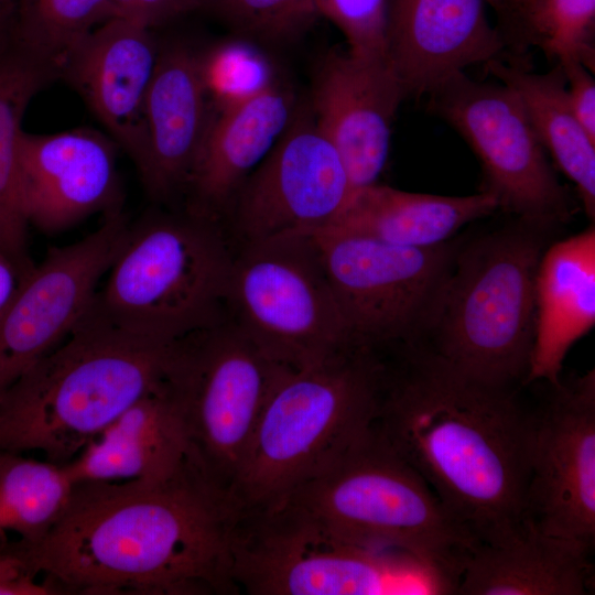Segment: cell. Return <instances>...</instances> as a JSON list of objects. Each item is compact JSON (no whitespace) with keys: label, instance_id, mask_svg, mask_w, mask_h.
Segmentation results:
<instances>
[{"label":"cell","instance_id":"cell-23","mask_svg":"<svg viewBox=\"0 0 595 595\" xmlns=\"http://www.w3.org/2000/svg\"><path fill=\"white\" fill-rule=\"evenodd\" d=\"M595 324V228L554 242L536 282V329L524 385L556 383L571 347Z\"/></svg>","mask_w":595,"mask_h":595},{"label":"cell","instance_id":"cell-36","mask_svg":"<svg viewBox=\"0 0 595 595\" xmlns=\"http://www.w3.org/2000/svg\"><path fill=\"white\" fill-rule=\"evenodd\" d=\"M117 17L150 29L202 9V0H109Z\"/></svg>","mask_w":595,"mask_h":595},{"label":"cell","instance_id":"cell-16","mask_svg":"<svg viewBox=\"0 0 595 595\" xmlns=\"http://www.w3.org/2000/svg\"><path fill=\"white\" fill-rule=\"evenodd\" d=\"M118 149L107 133L88 128L46 134L22 130L20 190L29 225L57 232L90 215L121 209Z\"/></svg>","mask_w":595,"mask_h":595},{"label":"cell","instance_id":"cell-15","mask_svg":"<svg viewBox=\"0 0 595 595\" xmlns=\"http://www.w3.org/2000/svg\"><path fill=\"white\" fill-rule=\"evenodd\" d=\"M533 409L524 523L589 550L595 541V371L556 383Z\"/></svg>","mask_w":595,"mask_h":595},{"label":"cell","instance_id":"cell-32","mask_svg":"<svg viewBox=\"0 0 595 595\" xmlns=\"http://www.w3.org/2000/svg\"><path fill=\"white\" fill-rule=\"evenodd\" d=\"M246 39L218 43L198 53L213 109L251 96L275 83L267 57Z\"/></svg>","mask_w":595,"mask_h":595},{"label":"cell","instance_id":"cell-3","mask_svg":"<svg viewBox=\"0 0 595 595\" xmlns=\"http://www.w3.org/2000/svg\"><path fill=\"white\" fill-rule=\"evenodd\" d=\"M173 343L87 313L0 397V451H39L50 462L68 463L132 403L166 383Z\"/></svg>","mask_w":595,"mask_h":595},{"label":"cell","instance_id":"cell-34","mask_svg":"<svg viewBox=\"0 0 595 595\" xmlns=\"http://www.w3.org/2000/svg\"><path fill=\"white\" fill-rule=\"evenodd\" d=\"M542 0H485L495 12L508 58L528 64L524 55L530 46V25Z\"/></svg>","mask_w":595,"mask_h":595},{"label":"cell","instance_id":"cell-10","mask_svg":"<svg viewBox=\"0 0 595 595\" xmlns=\"http://www.w3.org/2000/svg\"><path fill=\"white\" fill-rule=\"evenodd\" d=\"M227 316L289 369L359 345L349 334L313 236H281L236 249Z\"/></svg>","mask_w":595,"mask_h":595},{"label":"cell","instance_id":"cell-33","mask_svg":"<svg viewBox=\"0 0 595 595\" xmlns=\"http://www.w3.org/2000/svg\"><path fill=\"white\" fill-rule=\"evenodd\" d=\"M321 17L344 35L358 56L386 58L387 0H316Z\"/></svg>","mask_w":595,"mask_h":595},{"label":"cell","instance_id":"cell-37","mask_svg":"<svg viewBox=\"0 0 595 595\" xmlns=\"http://www.w3.org/2000/svg\"><path fill=\"white\" fill-rule=\"evenodd\" d=\"M566 80V94L571 109L588 136L595 140V80L582 63H559Z\"/></svg>","mask_w":595,"mask_h":595},{"label":"cell","instance_id":"cell-11","mask_svg":"<svg viewBox=\"0 0 595 595\" xmlns=\"http://www.w3.org/2000/svg\"><path fill=\"white\" fill-rule=\"evenodd\" d=\"M311 236L356 344L386 349L426 336L454 263L453 245L405 247L327 231Z\"/></svg>","mask_w":595,"mask_h":595},{"label":"cell","instance_id":"cell-9","mask_svg":"<svg viewBox=\"0 0 595 595\" xmlns=\"http://www.w3.org/2000/svg\"><path fill=\"white\" fill-rule=\"evenodd\" d=\"M286 369L228 317L173 343L170 393L195 461L228 497L261 411Z\"/></svg>","mask_w":595,"mask_h":595},{"label":"cell","instance_id":"cell-26","mask_svg":"<svg viewBox=\"0 0 595 595\" xmlns=\"http://www.w3.org/2000/svg\"><path fill=\"white\" fill-rule=\"evenodd\" d=\"M485 66L518 96L547 154L574 184L584 212L594 220L595 140L571 109L561 65L536 73L529 64L496 58Z\"/></svg>","mask_w":595,"mask_h":595},{"label":"cell","instance_id":"cell-19","mask_svg":"<svg viewBox=\"0 0 595 595\" xmlns=\"http://www.w3.org/2000/svg\"><path fill=\"white\" fill-rule=\"evenodd\" d=\"M385 53L407 96L422 97L506 48L485 0H387Z\"/></svg>","mask_w":595,"mask_h":595},{"label":"cell","instance_id":"cell-25","mask_svg":"<svg viewBox=\"0 0 595 595\" xmlns=\"http://www.w3.org/2000/svg\"><path fill=\"white\" fill-rule=\"evenodd\" d=\"M497 209L496 198L485 191L446 196L375 183L353 190L336 218L320 231L359 235L405 247H435L448 242L464 225Z\"/></svg>","mask_w":595,"mask_h":595},{"label":"cell","instance_id":"cell-2","mask_svg":"<svg viewBox=\"0 0 595 595\" xmlns=\"http://www.w3.org/2000/svg\"><path fill=\"white\" fill-rule=\"evenodd\" d=\"M386 358L372 430L479 544L524 527L533 409L516 388L469 377L420 345Z\"/></svg>","mask_w":595,"mask_h":595},{"label":"cell","instance_id":"cell-1","mask_svg":"<svg viewBox=\"0 0 595 595\" xmlns=\"http://www.w3.org/2000/svg\"><path fill=\"white\" fill-rule=\"evenodd\" d=\"M236 512L197 463L160 480L76 483L56 524L22 547L57 594H236Z\"/></svg>","mask_w":595,"mask_h":595},{"label":"cell","instance_id":"cell-18","mask_svg":"<svg viewBox=\"0 0 595 595\" xmlns=\"http://www.w3.org/2000/svg\"><path fill=\"white\" fill-rule=\"evenodd\" d=\"M151 30L112 18L74 48L60 74L82 96L138 173L145 162V100L160 53Z\"/></svg>","mask_w":595,"mask_h":595},{"label":"cell","instance_id":"cell-14","mask_svg":"<svg viewBox=\"0 0 595 595\" xmlns=\"http://www.w3.org/2000/svg\"><path fill=\"white\" fill-rule=\"evenodd\" d=\"M121 209L72 245L52 247L0 315V397L61 345L88 313L127 237Z\"/></svg>","mask_w":595,"mask_h":595},{"label":"cell","instance_id":"cell-6","mask_svg":"<svg viewBox=\"0 0 595 595\" xmlns=\"http://www.w3.org/2000/svg\"><path fill=\"white\" fill-rule=\"evenodd\" d=\"M281 499L349 542L415 559L441 575L454 594L465 561L478 545L371 425L325 470Z\"/></svg>","mask_w":595,"mask_h":595},{"label":"cell","instance_id":"cell-22","mask_svg":"<svg viewBox=\"0 0 595 595\" xmlns=\"http://www.w3.org/2000/svg\"><path fill=\"white\" fill-rule=\"evenodd\" d=\"M194 462L166 382L126 409L66 466L76 484L160 480Z\"/></svg>","mask_w":595,"mask_h":595},{"label":"cell","instance_id":"cell-30","mask_svg":"<svg viewBox=\"0 0 595 595\" xmlns=\"http://www.w3.org/2000/svg\"><path fill=\"white\" fill-rule=\"evenodd\" d=\"M238 36L285 43L306 32L321 17L316 0H202Z\"/></svg>","mask_w":595,"mask_h":595},{"label":"cell","instance_id":"cell-35","mask_svg":"<svg viewBox=\"0 0 595 595\" xmlns=\"http://www.w3.org/2000/svg\"><path fill=\"white\" fill-rule=\"evenodd\" d=\"M37 575L18 541L0 544V595L57 594L50 583H39Z\"/></svg>","mask_w":595,"mask_h":595},{"label":"cell","instance_id":"cell-4","mask_svg":"<svg viewBox=\"0 0 595 595\" xmlns=\"http://www.w3.org/2000/svg\"><path fill=\"white\" fill-rule=\"evenodd\" d=\"M382 354L353 345L286 369L255 428L229 494L236 512L273 504L335 462L371 424Z\"/></svg>","mask_w":595,"mask_h":595},{"label":"cell","instance_id":"cell-24","mask_svg":"<svg viewBox=\"0 0 595 595\" xmlns=\"http://www.w3.org/2000/svg\"><path fill=\"white\" fill-rule=\"evenodd\" d=\"M589 555V549L526 523L511 538L473 550L456 594L585 595L594 584Z\"/></svg>","mask_w":595,"mask_h":595},{"label":"cell","instance_id":"cell-39","mask_svg":"<svg viewBox=\"0 0 595 595\" xmlns=\"http://www.w3.org/2000/svg\"><path fill=\"white\" fill-rule=\"evenodd\" d=\"M17 0H0V58L13 46Z\"/></svg>","mask_w":595,"mask_h":595},{"label":"cell","instance_id":"cell-38","mask_svg":"<svg viewBox=\"0 0 595 595\" xmlns=\"http://www.w3.org/2000/svg\"><path fill=\"white\" fill-rule=\"evenodd\" d=\"M29 273L22 271L13 260L0 251V315L8 307Z\"/></svg>","mask_w":595,"mask_h":595},{"label":"cell","instance_id":"cell-12","mask_svg":"<svg viewBox=\"0 0 595 595\" xmlns=\"http://www.w3.org/2000/svg\"><path fill=\"white\" fill-rule=\"evenodd\" d=\"M429 110L446 121L478 159L484 187L498 209L551 228L572 213L541 141L518 96L499 83L455 74L429 95Z\"/></svg>","mask_w":595,"mask_h":595},{"label":"cell","instance_id":"cell-5","mask_svg":"<svg viewBox=\"0 0 595 595\" xmlns=\"http://www.w3.org/2000/svg\"><path fill=\"white\" fill-rule=\"evenodd\" d=\"M235 250L221 225L183 213H151L129 225L88 314L162 343L224 322Z\"/></svg>","mask_w":595,"mask_h":595},{"label":"cell","instance_id":"cell-7","mask_svg":"<svg viewBox=\"0 0 595 595\" xmlns=\"http://www.w3.org/2000/svg\"><path fill=\"white\" fill-rule=\"evenodd\" d=\"M549 228L516 224L456 251L426 347L479 381L524 385L536 329V282Z\"/></svg>","mask_w":595,"mask_h":595},{"label":"cell","instance_id":"cell-28","mask_svg":"<svg viewBox=\"0 0 595 595\" xmlns=\"http://www.w3.org/2000/svg\"><path fill=\"white\" fill-rule=\"evenodd\" d=\"M74 487L66 464L0 451V537L12 531L24 544L40 541L65 512Z\"/></svg>","mask_w":595,"mask_h":595},{"label":"cell","instance_id":"cell-20","mask_svg":"<svg viewBox=\"0 0 595 595\" xmlns=\"http://www.w3.org/2000/svg\"><path fill=\"white\" fill-rule=\"evenodd\" d=\"M298 105L273 83L213 109L184 194L186 210L223 226L239 188L289 126Z\"/></svg>","mask_w":595,"mask_h":595},{"label":"cell","instance_id":"cell-17","mask_svg":"<svg viewBox=\"0 0 595 595\" xmlns=\"http://www.w3.org/2000/svg\"><path fill=\"white\" fill-rule=\"evenodd\" d=\"M407 93L386 58L328 52L316 67L310 110L343 160L353 190L378 183Z\"/></svg>","mask_w":595,"mask_h":595},{"label":"cell","instance_id":"cell-13","mask_svg":"<svg viewBox=\"0 0 595 595\" xmlns=\"http://www.w3.org/2000/svg\"><path fill=\"white\" fill-rule=\"evenodd\" d=\"M353 187L339 153L306 107L247 177L223 223L234 250L288 235L326 228Z\"/></svg>","mask_w":595,"mask_h":595},{"label":"cell","instance_id":"cell-21","mask_svg":"<svg viewBox=\"0 0 595 595\" xmlns=\"http://www.w3.org/2000/svg\"><path fill=\"white\" fill-rule=\"evenodd\" d=\"M212 115L198 53L180 43L160 48L145 100L147 155L139 173L154 201L185 192Z\"/></svg>","mask_w":595,"mask_h":595},{"label":"cell","instance_id":"cell-29","mask_svg":"<svg viewBox=\"0 0 595 595\" xmlns=\"http://www.w3.org/2000/svg\"><path fill=\"white\" fill-rule=\"evenodd\" d=\"M109 0H17L13 47L61 68L95 29L116 18Z\"/></svg>","mask_w":595,"mask_h":595},{"label":"cell","instance_id":"cell-31","mask_svg":"<svg viewBox=\"0 0 595 595\" xmlns=\"http://www.w3.org/2000/svg\"><path fill=\"white\" fill-rule=\"evenodd\" d=\"M530 46L555 63L595 66V0H542L530 25Z\"/></svg>","mask_w":595,"mask_h":595},{"label":"cell","instance_id":"cell-27","mask_svg":"<svg viewBox=\"0 0 595 595\" xmlns=\"http://www.w3.org/2000/svg\"><path fill=\"white\" fill-rule=\"evenodd\" d=\"M57 78L56 67L17 47L0 58V251L25 273L35 264L28 251L29 223L21 199L19 140L31 100Z\"/></svg>","mask_w":595,"mask_h":595},{"label":"cell","instance_id":"cell-8","mask_svg":"<svg viewBox=\"0 0 595 595\" xmlns=\"http://www.w3.org/2000/svg\"><path fill=\"white\" fill-rule=\"evenodd\" d=\"M230 572L250 595L448 594L415 559L349 542L285 499L236 513Z\"/></svg>","mask_w":595,"mask_h":595}]
</instances>
